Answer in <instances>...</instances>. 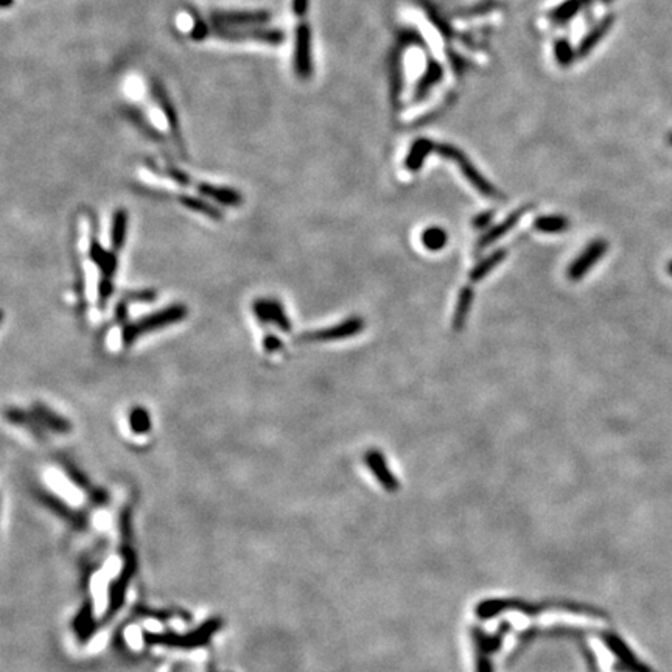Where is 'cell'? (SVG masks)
<instances>
[{
	"label": "cell",
	"mask_w": 672,
	"mask_h": 672,
	"mask_svg": "<svg viewBox=\"0 0 672 672\" xmlns=\"http://www.w3.org/2000/svg\"><path fill=\"white\" fill-rule=\"evenodd\" d=\"M605 251H607V243H605L604 240L593 241V243L587 246V250H584V252L570 265V268H568L567 272L568 278L576 282L585 277L587 272H589L593 266L602 258Z\"/></svg>",
	"instance_id": "obj_4"
},
{
	"label": "cell",
	"mask_w": 672,
	"mask_h": 672,
	"mask_svg": "<svg viewBox=\"0 0 672 672\" xmlns=\"http://www.w3.org/2000/svg\"><path fill=\"white\" fill-rule=\"evenodd\" d=\"M126 231H128V212L126 209H119L112 216L111 226V245L116 251H120L126 241Z\"/></svg>",
	"instance_id": "obj_16"
},
{
	"label": "cell",
	"mask_w": 672,
	"mask_h": 672,
	"mask_svg": "<svg viewBox=\"0 0 672 672\" xmlns=\"http://www.w3.org/2000/svg\"><path fill=\"white\" fill-rule=\"evenodd\" d=\"M263 346H265L266 352L274 354V352H278V350L282 349L283 344L276 335H272V333H266V336L263 338Z\"/></svg>",
	"instance_id": "obj_29"
},
{
	"label": "cell",
	"mask_w": 672,
	"mask_h": 672,
	"mask_svg": "<svg viewBox=\"0 0 672 672\" xmlns=\"http://www.w3.org/2000/svg\"><path fill=\"white\" fill-rule=\"evenodd\" d=\"M116 319L119 320V323H125L126 324V319H128V301L123 299V301H120L117 307H116Z\"/></svg>",
	"instance_id": "obj_32"
},
{
	"label": "cell",
	"mask_w": 672,
	"mask_h": 672,
	"mask_svg": "<svg viewBox=\"0 0 672 672\" xmlns=\"http://www.w3.org/2000/svg\"><path fill=\"white\" fill-rule=\"evenodd\" d=\"M436 151H438L442 157H447V159L456 162V165L461 168L464 178L467 179L478 192L482 193V195L490 196V198H500L501 196L500 192L496 190L495 187L490 184L480 172H478V168L467 159V156H465L461 150L453 147V145L442 143V145H436Z\"/></svg>",
	"instance_id": "obj_2"
},
{
	"label": "cell",
	"mask_w": 672,
	"mask_h": 672,
	"mask_svg": "<svg viewBox=\"0 0 672 672\" xmlns=\"http://www.w3.org/2000/svg\"><path fill=\"white\" fill-rule=\"evenodd\" d=\"M269 312H271V320L274 323L278 329L282 332H292V320L287 316L285 310H283L282 304L276 299L269 301Z\"/></svg>",
	"instance_id": "obj_25"
},
{
	"label": "cell",
	"mask_w": 672,
	"mask_h": 672,
	"mask_svg": "<svg viewBox=\"0 0 672 672\" xmlns=\"http://www.w3.org/2000/svg\"><path fill=\"white\" fill-rule=\"evenodd\" d=\"M580 5H582L580 0H567V2L560 3L559 7H556L553 11H551L549 19L557 23H565L568 21H571L573 17L579 13Z\"/></svg>",
	"instance_id": "obj_22"
},
{
	"label": "cell",
	"mask_w": 672,
	"mask_h": 672,
	"mask_svg": "<svg viewBox=\"0 0 672 672\" xmlns=\"http://www.w3.org/2000/svg\"><path fill=\"white\" fill-rule=\"evenodd\" d=\"M436 151V145L429 141V139L420 137L414 141V143L411 145V148L407 154V159H405V167L408 168L409 172H419L420 168L425 163L427 157Z\"/></svg>",
	"instance_id": "obj_9"
},
{
	"label": "cell",
	"mask_w": 672,
	"mask_h": 672,
	"mask_svg": "<svg viewBox=\"0 0 672 672\" xmlns=\"http://www.w3.org/2000/svg\"><path fill=\"white\" fill-rule=\"evenodd\" d=\"M474 299H475V292L471 287L467 285V287H464L461 292H459L455 314H453V329H455L456 332L464 329L465 320H467V318H469L471 304H474Z\"/></svg>",
	"instance_id": "obj_12"
},
{
	"label": "cell",
	"mask_w": 672,
	"mask_h": 672,
	"mask_svg": "<svg viewBox=\"0 0 672 672\" xmlns=\"http://www.w3.org/2000/svg\"><path fill=\"white\" fill-rule=\"evenodd\" d=\"M112 293H114L112 278L111 277H103L101 282H100V288H99V299H100L101 307H105V304L108 302V299L111 298Z\"/></svg>",
	"instance_id": "obj_28"
},
{
	"label": "cell",
	"mask_w": 672,
	"mask_h": 672,
	"mask_svg": "<svg viewBox=\"0 0 672 672\" xmlns=\"http://www.w3.org/2000/svg\"><path fill=\"white\" fill-rule=\"evenodd\" d=\"M168 174H170V176L179 184H189L190 183V178L187 176V174H184L183 172L176 170V168H170V170H168Z\"/></svg>",
	"instance_id": "obj_33"
},
{
	"label": "cell",
	"mask_w": 672,
	"mask_h": 672,
	"mask_svg": "<svg viewBox=\"0 0 672 672\" xmlns=\"http://www.w3.org/2000/svg\"><path fill=\"white\" fill-rule=\"evenodd\" d=\"M130 428L134 434H147L151 429V417L143 407H134L131 409Z\"/></svg>",
	"instance_id": "obj_23"
},
{
	"label": "cell",
	"mask_w": 672,
	"mask_h": 672,
	"mask_svg": "<svg viewBox=\"0 0 672 672\" xmlns=\"http://www.w3.org/2000/svg\"><path fill=\"white\" fill-rule=\"evenodd\" d=\"M268 19V16L262 13H224L216 14V21L226 26H246V23H258Z\"/></svg>",
	"instance_id": "obj_21"
},
{
	"label": "cell",
	"mask_w": 672,
	"mask_h": 672,
	"mask_svg": "<svg viewBox=\"0 0 672 672\" xmlns=\"http://www.w3.org/2000/svg\"><path fill=\"white\" fill-rule=\"evenodd\" d=\"M442 77H444V70H442L440 64L438 61H429L428 68L425 70V75H423L419 80V83H417L416 94H414L416 100H422L423 96L429 92V89L442 80Z\"/></svg>",
	"instance_id": "obj_15"
},
{
	"label": "cell",
	"mask_w": 672,
	"mask_h": 672,
	"mask_svg": "<svg viewBox=\"0 0 672 672\" xmlns=\"http://www.w3.org/2000/svg\"><path fill=\"white\" fill-rule=\"evenodd\" d=\"M89 256L92 258V262L99 266L101 269L103 276L105 277H114L117 271V256L116 252H109L106 250H103V246L96 240L90 241V251Z\"/></svg>",
	"instance_id": "obj_11"
},
{
	"label": "cell",
	"mask_w": 672,
	"mask_h": 672,
	"mask_svg": "<svg viewBox=\"0 0 672 672\" xmlns=\"http://www.w3.org/2000/svg\"><path fill=\"white\" fill-rule=\"evenodd\" d=\"M7 419L10 422L16 423V425H21L23 428H27L30 433L36 436V438H39V439L44 438V429L41 428V423H38V419H36L33 414H27L21 409L10 408L7 411Z\"/></svg>",
	"instance_id": "obj_18"
},
{
	"label": "cell",
	"mask_w": 672,
	"mask_h": 672,
	"mask_svg": "<svg viewBox=\"0 0 672 672\" xmlns=\"http://www.w3.org/2000/svg\"><path fill=\"white\" fill-rule=\"evenodd\" d=\"M476 671H478V672H492V666H490V662H489V658H487V657L481 655L480 658H478V666H476Z\"/></svg>",
	"instance_id": "obj_34"
},
{
	"label": "cell",
	"mask_w": 672,
	"mask_h": 672,
	"mask_svg": "<svg viewBox=\"0 0 672 672\" xmlns=\"http://www.w3.org/2000/svg\"><path fill=\"white\" fill-rule=\"evenodd\" d=\"M602 2H605V3H609V2H611V0H602Z\"/></svg>",
	"instance_id": "obj_37"
},
{
	"label": "cell",
	"mask_w": 672,
	"mask_h": 672,
	"mask_svg": "<svg viewBox=\"0 0 672 672\" xmlns=\"http://www.w3.org/2000/svg\"><path fill=\"white\" fill-rule=\"evenodd\" d=\"M294 69L302 80H305L312 74V32L305 23H302L296 30Z\"/></svg>",
	"instance_id": "obj_5"
},
{
	"label": "cell",
	"mask_w": 672,
	"mask_h": 672,
	"mask_svg": "<svg viewBox=\"0 0 672 672\" xmlns=\"http://www.w3.org/2000/svg\"><path fill=\"white\" fill-rule=\"evenodd\" d=\"M179 201H181V204L185 205V207H189L193 212H198V214H203L205 216H209V218H212V220H221L223 218L221 212L218 210L215 205H212L210 203L204 201V199H199L195 196L181 195Z\"/></svg>",
	"instance_id": "obj_20"
},
{
	"label": "cell",
	"mask_w": 672,
	"mask_h": 672,
	"mask_svg": "<svg viewBox=\"0 0 672 672\" xmlns=\"http://www.w3.org/2000/svg\"><path fill=\"white\" fill-rule=\"evenodd\" d=\"M365 330V320L361 318H349L346 320H343L341 324L327 327L323 330H314V332H307L304 335H301L298 338V341L301 343H330V341H341L347 340V338H352L355 335H358Z\"/></svg>",
	"instance_id": "obj_3"
},
{
	"label": "cell",
	"mask_w": 672,
	"mask_h": 672,
	"mask_svg": "<svg viewBox=\"0 0 672 672\" xmlns=\"http://www.w3.org/2000/svg\"><path fill=\"white\" fill-rule=\"evenodd\" d=\"M604 641L609 649L615 653L616 658L626 666V669H629V672H652L649 666L641 663L637 658V655L629 649V646L624 643V641H622L620 637H616L615 633L605 635Z\"/></svg>",
	"instance_id": "obj_7"
},
{
	"label": "cell",
	"mask_w": 672,
	"mask_h": 672,
	"mask_svg": "<svg viewBox=\"0 0 672 672\" xmlns=\"http://www.w3.org/2000/svg\"><path fill=\"white\" fill-rule=\"evenodd\" d=\"M254 313L260 323V325H266L271 323V312H269V301L258 299L254 302Z\"/></svg>",
	"instance_id": "obj_27"
},
{
	"label": "cell",
	"mask_w": 672,
	"mask_h": 672,
	"mask_svg": "<svg viewBox=\"0 0 672 672\" xmlns=\"http://www.w3.org/2000/svg\"><path fill=\"white\" fill-rule=\"evenodd\" d=\"M554 54H556L557 63H559L560 65H564V68H567V65L573 64L574 57H576V52L573 50L571 44L567 39H560L554 44Z\"/></svg>",
	"instance_id": "obj_26"
},
{
	"label": "cell",
	"mask_w": 672,
	"mask_h": 672,
	"mask_svg": "<svg viewBox=\"0 0 672 672\" xmlns=\"http://www.w3.org/2000/svg\"><path fill=\"white\" fill-rule=\"evenodd\" d=\"M669 142H671V143H672V134H671V139H669Z\"/></svg>",
	"instance_id": "obj_38"
},
{
	"label": "cell",
	"mask_w": 672,
	"mask_h": 672,
	"mask_svg": "<svg viewBox=\"0 0 672 672\" xmlns=\"http://www.w3.org/2000/svg\"><path fill=\"white\" fill-rule=\"evenodd\" d=\"M448 235L442 227H428L422 234V243L425 245L428 251H440L447 245Z\"/></svg>",
	"instance_id": "obj_24"
},
{
	"label": "cell",
	"mask_w": 672,
	"mask_h": 672,
	"mask_svg": "<svg viewBox=\"0 0 672 672\" xmlns=\"http://www.w3.org/2000/svg\"><path fill=\"white\" fill-rule=\"evenodd\" d=\"M570 227L568 218L562 215H544L538 216L534 221V229L542 234H559L565 232Z\"/></svg>",
	"instance_id": "obj_19"
},
{
	"label": "cell",
	"mask_w": 672,
	"mask_h": 672,
	"mask_svg": "<svg viewBox=\"0 0 672 672\" xmlns=\"http://www.w3.org/2000/svg\"><path fill=\"white\" fill-rule=\"evenodd\" d=\"M507 256V251L506 250H498V251H495L490 254L489 257L486 258H482L480 263H478L474 269L470 271V276L469 278L471 282H480L482 281L484 277H486L490 271H493L496 266H498L502 260H505V257Z\"/></svg>",
	"instance_id": "obj_17"
},
{
	"label": "cell",
	"mask_w": 672,
	"mask_h": 672,
	"mask_svg": "<svg viewBox=\"0 0 672 672\" xmlns=\"http://www.w3.org/2000/svg\"><path fill=\"white\" fill-rule=\"evenodd\" d=\"M8 2H10V0H3V7H7Z\"/></svg>",
	"instance_id": "obj_36"
},
{
	"label": "cell",
	"mask_w": 672,
	"mask_h": 672,
	"mask_svg": "<svg viewBox=\"0 0 672 672\" xmlns=\"http://www.w3.org/2000/svg\"><path fill=\"white\" fill-rule=\"evenodd\" d=\"M308 7V0H293V8L294 13L298 16H302L307 11Z\"/></svg>",
	"instance_id": "obj_35"
},
{
	"label": "cell",
	"mask_w": 672,
	"mask_h": 672,
	"mask_svg": "<svg viewBox=\"0 0 672 672\" xmlns=\"http://www.w3.org/2000/svg\"><path fill=\"white\" fill-rule=\"evenodd\" d=\"M32 414L38 419L41 425L50 428L54 433H69L72 429V423L64 419V417L54 414L52 409H48L42 403L33 405Z\"/></svg>",
	"instance_id": "obj_10"
},
{
	"label": "cell",
	"mask_w": 672,
	"mask_h": 672,
	"mask_svg": "<svg viewBox=\"0 0 672 672\" xmlns=\"http://www.w3.org/2000/svg\"><path fill=\"white\" fill-rule=\"evenodd\" d=\"M187 307L183 304H174L168 305L162 310H157L156 313H151L148 316H143L136 323L126 324L123 325L122 330V341L123 346H131L139 336L143 335L147 332H154L163 329V327H168L172 324H176L179 320H183L187 316Z\"/></svg>",
	"instance_id": "obj_1"
},
{
	"label": "cell",
	"mask_w": 672,
	"mask_h": 672,
	"mask_svg": "<svg viewBox=\"0 0 672 672\" xmlns=\"http://www.w3.org/2000/svg\"><path fill=\"white\" fill-rule=\"evenodd\" d=\"M611 23H613V16H610V17H607V19H604L601 23H599V26L593 28L582 41H580L579 48H578L579 57H587V54H589L593 48H595L599 42L602 41L605 33H607L609 30L611 28Z\"/></svg>",
	"instance_id": "obj_14"
},
{
	"label": "cell",
	"mask_w": 672,
	"mask_h": 672,
	"mask_svg": "<svg viewBox=\"0 0 672 672\" xmlns=\"http://www.w3.org/2000/svg\"><path fill=\"white\" fill-rule=\"evenodd\" d=\"M198 190L203 193L204 196L215 199L220 204L224 205H231V207H237L241 203H243V198L238 192L231 190V189H224V187H215L210 184H199Z\"/></svg>",
	"instance_id": "obj_13"
},
{
	"label": "cell",
	"mask_w": 672,
	"mask_h": 672,
	"mask_svg": "<svg viewBox=\"0 0 672 672\" xmlns=\"http://www.w3.org/2000/svg\"><path fill=\"white\" fill-rule=\"evenodd\" d=\"M492 218H493V210H487V212H482V214L480 215H476L474 218V226L476 229H486L490 223H492Z\"/></svg>",
	"instance_id": "obj_31"
},
{
	"label": "cell",
	"mask_w": 672,
	"mask_h": 672,
	"mask_svg": "<svg viewBox=\"0 0 672 672\" xmlns=\"http://www.w3.org/2000/svg\"><path fill=\"white\" fill-rule=\"evenodd\" d=\"M526 210H528L526 207L518 209V210L513 212L512 215L507 216L505 221H501L500 224H496V226L490 227L489 231L486 234H484L480 240H478V245H476L478 251H482L484 247L490 246L492 243H495L496 240H500L501 237H505V235L507 232H511L512 229L517 226V223L520 221V218H522L526 214Z\"/></svg>",
	"instance_id": "obj_8"
},
{
	"label": "cell",
	"mask_w": 672,
	"mask_h": 672,
	"mask_svg": "<svg viewBox=\"0 0 672 672\" xmlns=\"http://www.w3.org/2000/svg\"><path fill=\"white\" fill-rule=\"evenodd\" d=\"M365 461L367 467L371 469L374 476L377 478V481L381 484V487L387 490V492H396V490H398L400 482H398L394 474H392L385 456L378 450H369L365 456Z\"/></svg>",
	"instance_id": "obj_6"
},
{
	"label": "cell",
	"mask_w": 672,
	"mask_h": 672,
	"mask_svg": "<svg viewBox=\"0 0 672 672\" xmlns=\"http://www.w3.org/2000/svg\"><path fill=\"white\" fill-rule=\"evenodd\" d=\"M156 299L154 289H141V292L130 293L126 296V301H139V302H151Z\"/></svg>",
	"instance_id": "obj_30"
}]
</instances>
